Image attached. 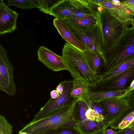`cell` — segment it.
<instances>
[{
	"label": "cell",
	"instance_id": "obj_1",
	"mask_svg": "<svg viewBox=\"0 0 134 134\" xmlns=\"http://www.w3.org/2000/svg\"><path fill=\"white\" fill-rule=\"evenodd\" d=\"M77 102L61 108L50 115L38 120L31 121L19 132L27 134H41L62 128L76 129V122L73 115Z\"/></svg>",
	"mask_w": 134,
	"mask_h": 134
},
{
	"label": "cell",
	"instance_id": "obj_2",
	"mask_svg": "<svg viewBox=\"0 0 134 134\" xmlns=\"http://www.w3.org/2000/svg\"><path fill=\"white\" fill-rule=\"evenodd\" d=\"M61 56L73 79L81 80L91 88L96 86L100 77L92 70L83 52L66 43L63 48Z\"/></svg>",
	"mask_w": 134,
	"mask_h": 134
},
{
	"label": "cell",
	"instance_id": "obj_3",
	"mask_svg": "<svg viewBox=\"0 0 134 134\" xmlns=\"http://www.w3.org/2000/svg\"><path fill=\"white\" fill-rule=\"evenodd\" d=\"M98 23L102 40V51L104 56L129 27L102 7L98 5Z\"/></svg>",
	"mask_w": 134,
	"mask_h": 134
},
{
	"label": "cell",
	"instance_id": "obj_4",
	"mask_svg": "<svg viewBox=\"0 0 134 134\" xmlns=\"http://www.w3.org/2000/svg\"><path fill=\"white\" fill-rule=\"evenodd\" d=\"M134 57V26L127 27L104 56L105 62L99 75L107 72L127 59Z\"/></svg>",
	"mask_w": 134,
	"mask_h": 134
},
{
	"label": "cell",
	"instance_id": "obj_5",
	"mask_svg": "<svg viewBox=\"0 0 134 134\" xmlns=\"http://www.w3.org/2000/svg\"><path fill=\"white\" fill-rule=\"evenodd\" d=\"M62 82L64 88L63 94H60V96L56 99L51 98L35 115L32 121L45 117L58 110L69 106L76 101L74 100L70 96L72 87V80L64 81Z\"/></svg>",
	"mask_w": 134,
	"mask_h": 134
},
{
	"label": "cell",
	"instance_id": "obj_6",
	"mask_svg": "<svg viewBox=\"0 0 134 134\" xmlns=\"http://www.w3.org/2000/svg\"><path fill=\"white\" fill-rule=\"evenodd\" d=\"M14 69L5 49L0 45V90L10 96H15L16 86L14 80Z\"/></svg>",
	"mask_w": 134,
	"mask_h": 134
},
{
	"label": "cell",
	"instance_id": "obj_7",
	"mask_svg": "<svg viewBox=\"0 0 134 134\" xmlns=\"http://www.w3.org/2000/svg\"><path fill=\"white\" fill-rule=\"evenodd\" d=\"M67 25L77 38L85 45L87 50L93 51L103 55L102 36L98 23L92 27L85 30Z\"/></svg>",
	"mask_w": 134,
	"mask_h": 134
},
{
	"label": "cell",
	"instance_id": "obj_8",
	"mask_svg": "<svg viewBox=\"0 0 134 134\" xmlns=\"http://www.w3.org/2000/svg\"><path fill=\"white\" fill-rule=\"evenodd\" d=\"M134 80V64L121 73L98 84L93 91H118L129 90Z\"/></svg>",
	"mask_w": 134,
	"mask_h": 134
},
{
	"label": "cell",
	"instance_id": "obj_9",
	"mask_svg": "<svg viewBox=\"0 0 134 134\" xmlns=\"http://www.w3.org/2000/svg\"><path fill=\"white\" fill-rule=\"evenodd\" d=\"M99 102L108 120L109 126L129 106L124 97H114L103 99Z\"/></svg>",
	"mask_w": 134,
	"mask_h": 134
},
{
	"label": "cell",
	"instance_id": "obj_10",
	"mask_svg": "<svg viewBox=\"0 0 134 134\" xmlns=\"http://www.w3.org/2000/svg\"><path fill=\"white\" fill-rule=\"evenodd\" d=\"M37 53L38 60L50 70L54 71L68 70L66 65L62 56L43 46L40 47Z\"/></svg>",
	"mask_w": 134,
	"mask_h": 134
},
{
	"label": "cell",
	"instance_id": "obj_11",
	"mask_svg": "<svg viewBox=\"0 0 134 134\" xmlns=\"http://www.w3.org/2000/svg\"><path fill=\"white\" fill-rule=\"evenodd\" d=\"M98 5L107 10L128 26L133 20L134 17L130 11L122 5L120 1L102 0Z\"/></svg>",
	"mask_w": 134,
	"mask_h": 134
},
{
	"label": "cell",
	"instance_id": "obj_12",
	"mask_svg": "<svg viewBox=\"0 0 134 134\" xmlns=\"http://www.w3.org/2000/svg\"><path fill=\"white\" fill-rule=\"evenodd\" d=\"M18 14L10 9L2 0L0 1V34L11 33L16 28Z\"/></svg>",
	"mask_w": 134,
	"mask_h": 134
},
{
	"label": "cell",
	"instance_id": "obj_13",
	"mask_svg": "<svg viewBox=\"0 0 134 134\" xmlns=\"http://www.w3.org/2000/svg\"><path fill=\"white\" fill-rule=\"evenodd\" d=\"M76 10L73 17L97 20L98 5L94 4L90 0H70Z\"/></svg>",
	"mask_w": 134,
	"mask_h": 134
},
{
	"label": "cell",
	"instance_id": "obj_14",
	"mask_svg": "<svg viewBox=\"0 0 134 134\" xmlns=\"http://www.w3.org/2000/svg\"><path fill=\"white\" fill-rule=\"evenodd\" d=\"M53 24L61 37L68 43L82 52L87 50L85 45L77 38L64 22L55 18L53 20Z\"/></svg>",
	"mask_w": 134,
	"mask_h": 134
},
{
	"label": "cell",
	"instance_id": "obj_15",
	"mask_svg": "<svg viewBox=\"0 0 134 134\" xmlns=\"http://www.w3.org/2000/svg\"><path fill=\"white\" fill-rule=\"evenodd\" d=\"M76 12L75 8L70 0H59L54 5L49 14L55 18L63 20L72 18Z\"/></svg>",
	"mask_w": 134,
	"mask_h": 134
},
{
	"label": "cell",
	"instance_id": "obj_16",
	"mask_svg": "<svg viewBox=\"0 0 134 134\" xmlns=\"http://www.w3.org/2000/svg\"><path fill=\"white\" fill-rule=\"evenodd\" d=\"M90 87L80 80L74 79L72 80V87L70 93V97L74 100L82 101L89 105L91 100L88 94Z\"/></svg>",
	"mask_w": 134,
	"mask_h": 134
},
{
	"label": "cell",
	"instance_id": "obj_17",
	"mask_svg": "<svg viewBox=\"0 0 134 134\" xmlns=\"http://www.w3.org/2000/svg\"><path fill=\"white\" fill-rule=\"evenodd\" d=\"M107 128L104 124L87 120L77 123L76 129L80 134H95L103 131Z\"/></svg>",
	"mask_w": 134,
	"mask_h": 134
},
{
	"label": "cell",
	"instance_id": "obj_18",
	"mask_svg": "<svg viewBox=\"0 0 134 134\" xmlns=\"http://www.w3.org/2000/svg\"><path fill=\"white\" fill-rule=\"evenodd\" d=\"M134 120V106H129L109 126L115 130L128 126Z\"/></svg>",
	"mask_w": 134,
	"mask_h": 134
},
{
	"label": "cell",
	"instance_id": "obj_19",
	"mask_svg": "<svg viewBox=\"0 0 134 134\" xmlns=\"http://www.w3.org/2000/svg\"><path fill=\"white\" fill-rule=\"evenodd\" d=\"M83 52L92 70L98 75L105 62L104 56L90 50H87Z\"/></svg>",
	"mask_w": 134,
	"mask_h": 134
},
{
	"label": "cell",
	"instance_id": "obj_20",
	"mask_svg": "<svg viewBox=\"0 0 134 134\" xmlns=\"http://www.w3.org/2000/svg\"><path fill=\"white\" fill-rule=\"evenodd\" d=\"M133 64L134 57L127 59L107 72L99 76L100 79L98 83L104 81L121 73L129 68Z\"/></svg>",
	"mask_w": 134,
	"mask_h": 134
},
{
	"label": "cell",
	"instance_id": "obj_21",
	"mask_svg": "<svg viewBox=\"0 0 134 134\" xmlns=\"http://www.w3.org/2000/svg\"><path fill=\"white\" fill-rule=\"evenodd\" d=\"M128 90L118 91H93L89 90L88 94L91 100L99 102L108 98L124 97L129 92Z\"/></svg>",
	"mask_w": 134,
	"mask_h": 134
},
{
	"label": "cell",
	"instance_id": "obj_22",
	"mask_svg": "<svg viewBox=\"0 0 134 134\" xmlns=\"http://www.w3.org/2000/svg\"><path fill=\"white\" fill-rule=\"evenodd\" d=\"M62 20L68 25L84 30L91 28L98 23V20L70 18Z\"/></svg>",
	"mask_w": 134,
	"mask_h": 134
},
{
	"label": "cell",
	"instance_id": "obj_23",
	"mask_svg": "<svg viewBox=\"0 0 134 134\" xmlns=\"http://www.w3.org/2000/svg\"><path fill=\"white\" fill-rule=\"evenodd\" d=\"M6 4L24 10L40 8L39 0H8Z\"/></svg>",
	"mask_w": 134,
	"mask_h": 134
},
{
	"label": "cell",
	"instance_id": "obj_24",
	"mask_svg": "<svg viewBox=\"0 0 134 134\" xmlns=\"http://www.w3.org/2000/svg\"><path fill=\"white\" fill-rule=\"evenodd\" d=\"M89 108V105L84 102L79 101L76 103L74 109L73 115L76 124L87 120L85 114Z\"/></svg>",
	"mask_w": 134,
	"mask_h": 134
},
{
	"label": "cell",
	"instance_id": "obj_25",
	"mask_svg": "<svg viewBox=\"0 0 134 134\" xmlns=\"http://www.w3.org/2000/svg\"><path fill=\"white\" fill-rule=\"evenodd\" d=\"M13 126L3 115H0V134H12Z\"/></svg>",
	"mask_w": 134,
	"mask_h": 134
},
{
	"label": "cell",
	"instance_id": "obj_26",
	"mask_svg": "<svg viewBox=\"0 0 134 134\" xmlns=\"http://www.w3.org/2000/svg\"><path fill=\"white\" fill-rule=\"evenodd\" d=\"M58 1L39 0L40 11L43 13L49 14L50 11Z\"/></svg>",
	"mask_w": 134,
	"mask_h": 134
},
{
	"label": "cell",
	"instance_id": "obj_27",
	"mask_svg": "<svg viewBox=\"0 0 134 134\" xmlns=\"http://www.w3.org/2000/svg\"><path fill=\"white\" fill-rule=\"evenodd\" d=\"M41 134H80L76 129L62 128Z\"/></svg>",
	"mask_w": 134,
	"mask_h": 134
},
{
	"label": "cell",
	"instance_id": "obj_28",
	"mask_svg": "<svg viewBox=\"0 0 134 134\" xmlns=\"http://www.w3.org/2000/svg\"><path fill=\"white\" fill-rule=\"evenodd\" d=\"M120 1L121 4L129 9L134 17V0Z\"/></svg>",
	"mask_w": 134,
	"mask_h": 134
},
{
	"label": "cell",
	"instance_id": "obj_29",
	"mask_svg": "<svg viewBox=\"0 0 134 134\" xmlns=\"http://www.w3.org/2000/svg\"><path fill=\"white\" fill-rule=\"evenodd\" d=\"M124 97L130 106H134V89L129 91Z\"/></svg>",
	"mask_w": 134,
	"mask_h": 134
},
{
	"label": "cell",
	"instance_id": "obj_30",
	"mask_svg": "<svg viewBox=\"0 0 134 134\" xmlns=\"http://www.w3.org/2000/svg\"><path fill=\"white\" fill-rule=\"evenodd\" d=\"M116 134H134V129L128 126L119 130Z\"/></svg>",
	"mask_w": 134,
	"mask_h": 134
},
{
	"label": "cell",
	"instance_id": "obj_31",
	"mask_svg": "<svg viewBox=\"0 0 134 134\" xmlns=\"http://www.w3.org/2000/svg\"><path fill=\"white\" fill-rule=\"evenodd\" d=\"M51 98L53 99H56L59 97L60 94L56 90H53L50 92Z\"/></svg>",
	"mask_w": 134,
	"mask_h": 134
},
{
	"label": "cell",
	"instance_id": "obj_32",
	"mask_svg": "<svg viewBox=\"0 0 134 134\" xmlns=\"http://www.w3.org/2000/svg\"><path fill=\"white\" fill-rule=\"evenodd\" d=\"M56 90L60 94H63L64 91V87L62 82H60L56 88Z\"/></svg>",
	"mask_w": 134,
	"mask_h": 134
},
{
	"label": "cell",
	"instance_id": "obj_33",
	"mask_svg": "<svg viewBox=\"0 0 134 134\" xmlns=\"http://www.w3.org/2000/svg\"><path fill=\"white\" fill-rule=\"evenodd\" d=\"M104 134H116V132L111 129H105L103 131Z\"/></svg>",
	"mask_w": 134,
	"mask_h": 134
},
{
	"label": "cell",
	"instance_id": "obj_34",
	"mask_svg": "<svg viewBox=\"0 0 134 134\" xmlns=\"http://www.w3.org/2000/svg\"><path fill=\"white\" fill-rule=\"evenodd\" d=\"M129 126L134 129V120Z\"/></svg>",
	"mask_w": 134,
	"mask_h": 134
},
{
	"label": "cell",
	"instance_id": "obj_35",
	"mask_svg": "<svg viewBox=\"0 0 134 134\" xmlns=\"http://www.w3.org/2000/svg\"><path fill=\"white\" fill-rule=\"evenodd\" d=\"M131 24L132 25V26H134V18H133V20L131 23Z\"/></svg>",
	"mask_w": 134,
	"mask_h": 134
},
{
	"label": "cell",
	"instance_id": "obj_36",
	"mask_svg": "<svg viewBox=\"0 0 134 134\" xmlns=\"http://www.w3.org/2000/svg\"><path fill=\"white\" fill-rule=\"evenodd\" d=\"M19 134H27L25 132H21L19 133Z\"/></svg>",
	"mask_w": 134,
	"mask_h": 134
},
{
	"label": "cell",
	"instance_id": "obj_37",
	"mask_svg": "<svg viewBox=\"0 0 134 134\" xmlns=\"http://www.w3.org/2000/svg\"><path fill=\"white\" fill-rule=\"evenodd\" d=\"M103 131H102L101 132H99L97 133V134H104L103 132Z\"/></svg>",
	"mask_w": 134,
	"mask_h": 134
},
{
	"label": "cell",
	"instance_id": "obj_38",
	"mask_svg": "<svg viewBox=\"0 0 134 134\" xmlns=\"http://www.w3.org/2000/svg\"></svg>",
	"mask_w": 134,
	"mask_h": 134
}]
</instances>
